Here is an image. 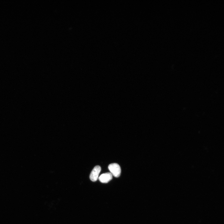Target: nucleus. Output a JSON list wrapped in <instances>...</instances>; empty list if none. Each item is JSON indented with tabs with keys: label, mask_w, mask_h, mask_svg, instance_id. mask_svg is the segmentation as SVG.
Masks as SVG:
<instances>
[{
	"label": "nucleus",
	"mask_w": 224,
	"mask_h": 224,
	"mask_svg": "<svg viewBox=\"0 0 224 224\" xmlns=\"http://www.w3.org/2000/svg\"><path fill=\"white\" fill-rule=\"evenodd\" d=\"M108 169L110 173L116 178H118L120 175L121 170L120 166L117 164L114 163L110 164Z\"/></svg>",
	"instance_id": "obj_1"
},
{
	"label": "nucleus",
	"mask_w": 224,
	"mask_h": 224,
	"mask_svg": "<svg viewBox=\"0 0 224 224\" xmlns=\"http://www.w3.org/2000/svg\"><path fill=\"white\" fill-rule=\"evenodd\" d=\"M101 170V168L99 166H96L94 168L90 175V178L92 181L95 182L97 180Z\"/></svg>",
	"instance_id": "obj_2"
},
{
	"label": "nucleus",
	"mask_w": 224,
	"mask_h": 224,
	"mask_svg": "<svg viewBox=\"0 0 224 224\" xmlns=\"http://www.w3.org/2000/svg\"><path fill=\"white\" fill-rule=\"evenodd\" d=\"M99 179L101 182L107 183L113 179V175L110 172L105 173L102 174Z\"/></svg>",
	"instance_id": "obj_3"
}]
</instances>
